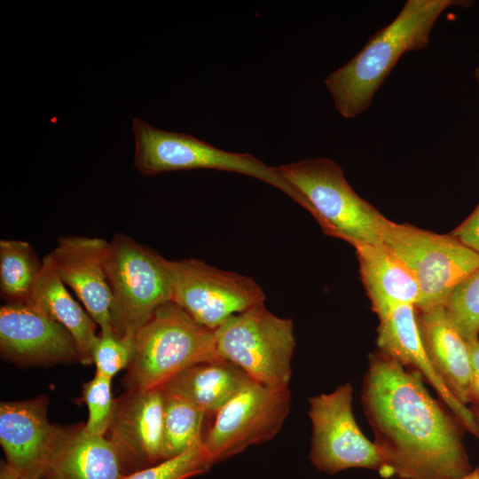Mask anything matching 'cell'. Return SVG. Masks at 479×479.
<instances>
[{"label":"cell","mask_w":479,"mask_h":479,"mask_svg":"<svg viewBox=\"0 0 479 479\" xmlns=\"http://www.w3.org/2000/svg\"><path fill=\"white\" fill-rule=\"evenodd\" d=\"M424 381L379 350L368 357L361 402L384 478L459 479L473 470L465 428L431 397Z\"/></svg>","instance_id":"cell-1"},{"label":"cell","mask_w":479,"mask_h":479,"mask_svg":"<svg viewBox=\"0 0 479 479\" xmlns=\"http://www.w3.org/2000/svg\"><path fill=\"white\" fill-rule=\"evenodd\" d=\"M461 0H407L394 20L377 31L325 84L338 113L353 118L369 107L379 87L405 52L426 48L439 16Z\"/></svg>","instance_id":"cell-2"},{"label":"cell","mask_w":479,"mask_h":479,"mask_svg":"<svg viewBox=\"0 0 479 479\" xmlns=\"http://www.w3.org/2000/svg\"><path fill=\"white\" fill-rule=\"evenodd\" d=\"M277 169L297 192L300 205L316 219L325 234L353 247L381 243L384 216L353 190L335 161L305 159Z\"/></svg>","instance_id":"cell-3"},{"label":"cell","mask_w":479,"mask_h":479,"mask_svg":"<svg viewBox=\"0 0 479 479\" xmlns=\"http://www.w3.org/2000/svg\"><path fill=\"white\" fill-rule=\"evenodd\" d=\"M128 390L162 388L182 370L219 358L215 332L200 325L173 301L161 305L135 335Z\"/></svg>","instance_id":"cell-4"},{"label":"cell","mask_w":479,"mask_h":479,"mask_svg":"<svg viewBox=\"0 0 479 479\" xmlns=\"http://www.w3.org/2000/svg\"><path fill=\"white\" fill-rule=\"evenodd\" d=\"M215 332L216 355L265 387L288 388L296 346L294 323L271 312L264 303L232 316Z\"/></svg>","instance_id":"cell-5"},{"label":"cell","mask_w":479,"mask_h":479,"mask_svg":"<svg viewBox=\"0 0 479 479\" xmlns=\"http://www.w3.org/2000/svg\"><path fill=\"white\" fill-rule=\"evenodd\" d=\"M137 169L145 176L199 169L230 171L249 176L280 190L296 203L297 192L268 166L247 153L219 149L192 135L159 130L139 118L132 119Z\"/></svg>","instance_id":"cell-6"},{"label":"cell","mask_w":479,"mask_h":479,"mask_svg":"<svg viewBox=\"0 0 479 479\" xmlns=\"http://www.w3.org/2000/svg\"><path fill=\"white\" fill-rule=\"evenodd\" d=\"M381 242L412 272L420 286L417 310L444 306L453 288L479 267V255L451 234H437L386 218Z\"/></svg>","instance_id":"cell-7"},{"label":"cell","mask_w":479,"mask_h":479,"mask_svg":"<svg viewBox=\"0 0 479 479\" xmlns=\"http://www.w3.org/2000/svg\"><path fill=\"white\" fill-rule=\"evenodd\" d=\"M105 271L123 337L137 330L171 301L167 259L124 233H116L105 257Z\"/></svg>","instance_id":"cell-8"},{"label":"cell","mask_w":479,"mask_h":479,"mask_svg":"<svg viewBox=\"0 0 479 479\" xmlns=\"http://www.w3.org/2000/svg\"><path fill=\"white\" fill-rule=\"evenodd\" d=\"M167 268L171 301L212 331L232 316L264 303L262 287L250 277L194 258L167 260Z\"/></svg>","instance_id":"cell-9"},{"label":"cell","mask_w":479,"mask_h":479,"mask_svg":"<svg viewBox=\"0 0 479 479\" xmlns=\"http://www.w3.org/2000/svg\"><path fill=\"white\" fill-rule=\"evenodd\" d=\"M353 388L349 382L330 393L309 398L311 422L310 460L318 471L334 475L350 468L383 472L378 448L359 428L352 410Z\"/></svg>","instance_id":"cell-10"},{"label":"cell","mask_w":479,"mask_h":479,"mask_svg":"<svg viewBox=\"0 0 479 479\" xmlns=\"http://www.w3.org/2000/svg\"><path fill=\"white\" fill-rule=\"evenodd\" d=\"M291 408L288 388L274 389L248 381L215 415L203 439L214 464L242 452L250 445L273 439Z\"/></svg>","instance_id":"cell-11"},{"label":"cell","mask_w":479,"mask_h":479,"mask_svg":"<svg viewBox=\"0 0 479 479\" xmlns=\"http://www.w3.org/2000/svg\"><path fill=\"white\" fill-rule=\"evenodd\" d=\"M107 247L108 241L101 238L69 235L59 237L46 256L100 327V333L123 338L105 271Z\"/></svg>","instance_id":"cell-12"},{"label":"cell","mask_w":479,"mask_h":479,"mask_svg":"<svg viewBox=\"0 0 479 479\" xmlns=\"http://www.w3.org/2000/svg\"><path fill=\"white\" fill-rule=\"evenodd\" d=\"M107 433L127 475L165 460L162 388L128 390L115 400Z\"/></svg>","instance_id":"cell-13"},{"label":"cell","mask_w":479,"mask_h":479,"mask_svg":"<svg viewBox=\"0 0 479 479\" xmlns=\"http://www.w3.org/2000/svg\"><path fill=\"white\" fill-rule=\"evenodd\" d=\"M2 356L23 365L79 361L70 333L26 302H5L0 308Z\"/></svg>","instance_id":"cell-14"},{"label":"cell","mask_w":479,"mask_h":479,"mask_svg":"<svg viewBox=\"0 0 479 479\" xmlns=\"http://www.w3.org/2000/svg\"><path fill=\"white\" fill-rule=\"evenodd\" d=\"M47 398L2 402L0 444L5 462L21 477L43 479L53 451L58 426L47 418Z\"/></svg>","instance_id":"cell-15"},{"label":"cell","mask_w":479,"mask_h":479,"mask_svg":"<svg viewBox=\"0 0 479 479\" xmlns=\"http://www.w3.org/2000/svg\"><path fill=\"white\" fill-rule=\"evenodd\" d=\"M376 344L380 352L406 369L420 373L423 380L433 387L444 404L465 430L479 438V430L472 410L450 391L424 348L413 304L398 305L380 320Z\"/></svg>","instance_id":"cell-16"},{"label":"cell","mask_w":479,"mask_h":479,"mask_svg":"<svg viewBox=\"0 0 479 479\" xmlns=\"http://www.w3.org/2000/svg\"><path fill=\"white\" fill-rule=\"evenodd\" d=\"M47 471L62 479H122L127 475L111 440L89 433L85 424L58 426Z\"/></svg>","instance_id":"cell-17"},{"label":"cell","mask_w":479,"mask_h":479,"mask_svg":"<svg viewBox=\"0 0 479 479\" xmlns=\"http://www.w3.org/2000/svg\"><path fill=\"white\" fill-rule=\"evenodd\" d=\"M360 277L379 320L401 304H417L420 286L407 266L382 243L354 247Z\"/></svg>","instance_id":"cell-18"},{"label":"cell","mask_w":479,"mask_h":479,"mask_svg":"<svg viewBox=\"0 0 479 479\" xmlns=\"http://www.w3.org/2000/svg\"><path fill=\"white\" fill-rule=\"evenodd\" d=\"M424 348L450 391L470 403V356L467 342L449 320L444 306L416 310Z\"/></svg>","instance_id":"cell-19"},{"label":"cell","mask_w":479,"mask_h":479,"mask_svg":"<svg viewBox=\"0 0 479 479\" xmlns=\"http://www.w3.org/2000/svg\"><path fill=\"white\" fill-rule=\"evenodd\" d=\"M250 381L235 364L216 358L182 370L162 389L191 402L206 414H216Z\"/></svg>","instance_id":"cell-20"},{"label":"cell","mask_w":479,"mask_h":479,"mask_svg":"<svg viewBox=\"0 0 479 479\" xmlns=\"http://www.w3.org/2000/svg\"><path fill=\"white\" fill-rule=\"evenodd\" d=\"M67 287L45 255L41 273L26 303L63 326L75 342L80 362L90 365L93 363L91 353L98 336V325Z\"/></svg>","instance_id":"cell-21"},{"label":"cell","mask_w":479,"mask_h":479,"mask_svg":"<svg viewBox=\"0 0 479 479\" xmlns=\"http://www.w3.org/2000/svg\"><path fill=\"white\" fill-rule=\"evenodd\" d=\"M40 261L24 240H0V294L5 302H26L41 273Z\"/></svg>","instance_id":"cell-22"},{"label":"cell","mask_w":479,"mask_h":479,"mask_svg":"<svg viewBox=\"0 0 479 479\" xmlns=\"http://www.w3.org/2000/svg\"><path fill=\"white\" fill-rule=\"evenodd\" d=\"M205 415L191 402L164 392L165 459L178 456L203 442L201 428Z\"/></svg>","instance_id":"cell-23"},{"label":"cell","mask_w":479,"mask_h":479,"mask_svg":"<svg viewBox=\"0 0 479 479\" xmlns=\"http://www.w3.org/2000/svg\"><path fill=\"white\" fill-rule=\"evenodd\" d=\"M444 308L449 320L467 342L478 339L479 267L453 288Z\"/></svg>","instance_id":"cell-24"},{"label":"cell","mask_w":479,"mask_h":479,"mask_svg":"<svg viewBox=\"0 0 479 479\" xmlns=\"http://www.w3.org/2000/svg\"><path fill=\"white\" fill-rule=\"evenodd\" d=\"M213 465L202 442L178 456L132 472L122 479H189L205 474Z\"/></svg>","instance_id":"cell-25"},{"label":"cell","mask_w":479,"mask_h":479,"mask_svg":"<svg viewBox=\"0 0 479 479\" xmlns=\"http://www.w3.org/2000/svg\"><path fill=\"white\" fill-rule=\"evenodd\" d=\"M111 381L112 379L95 373L82 387V397L88 408L85 427L92 435L106 436L108 431L115 405Z\"/></svg>","instance_id":"cell-26"},{"label":"cell","mask_w":479,"mask_h":479,"mask_svg":"<svg viewBox=\"0 0 479 479\" xmlns=\"http://www.w3.org/2000/svg\"><path fill=\"white\" fill-rule=\"evenodd\" d=\"M135 338L99 333L92 348L96 373L112 379L128 368L134 356Z\"/></svg>","instance_id":"cell-27"},{"label":"cell","mask_w":479,"mask_h":479,"mask_svg":"<svg viewBox=\"0 0 479 479\" xmlns=\"http://www.w3.org/2000/svg\"><path fill=\"white\" fill-rule=\"evenodd\" d=\"M450 234L479 255V203L471 215Z\"/></svg>","instance_id":"cell-28"},{"label":"cell","mask_w":479,"mask_h":479,"mask_svg":"<svg viewBox=\"0 0 479 479\" xmlns=\"http://www.w3.org/2000/svg\"><path fill=\"white\" fill-rule=\"evenodd\" d=\"M470 356V403L479 408V339L467 342Z\"/></svg>","instance_id":"cell-29"},{"label":"cell","mask_w":479,"mask_h":479,"mask_svg":"<svg viewBox=\"0 0 479 479\" xmlns=\"http://www.w3.org/2000/svg\"><path fill=\"white\" fill-rule=\"evenodd\" d=\"M0 479H21V475L7 462H4L1 465Z\"/></svg>","instance_id":"cell-30"},{"label":"cell","mask_w":479,"mask_h":479,"mask_svg":"<svg viewBox=\"0 0 479 479\" xmlns=\"http://www.w3.org/2000/svg\"><path fill=\"white\" fill-rule=\"evenodd\" d=\"M459 479H479V467H475L470 473Z\"/></svg>","instance_id":"cell-31"},{"label":"cell","mask_w":479,"mask_h":479,"mask_svg":"<svg viewBox=\"0 0 479 479\" xmlns=\"http://www.w3.org/2000/svg\"><path fill=\"white\" fill-rule=\"evenodd\" d=\"M43 479H62V478L59 475L51 471H46Z\"/></svg>","instance_id":"cell-32"},{"label":"cell","mask_w":479,"mask_h":479,"mask_svg":"<svg viewBox=\"0 0 479 479\" xmlns=\"http://www.w3.org/2000/svg\"><path fill=\"white\" fill-rule=\"evenodd\" d=\"M470 409L472 410L473 413H474V416L475 418V420H476V423H477V427H478V430H479V408L472 405L470 407Z\"/></svg>","instance_id":"cell-33"},{"label":"cell","mask_w":479,"mask_h":479,"mask_svg":"<svg viewBox=\"0 0 479 479\" xmlns=\"http://www.w3.org/2000/svg\"><path fill=\"white\" fill-rule=\"evenodd\" d=\"M475 79L477 81V83L479 85V63H478V65L476 66V67L475 69Z\"/></svg>","instance_id":"cell-34"},{"label":"cell","mask_w":479,"mask_h":479,"mask_svg":"<svg viewBox=\"0 0 479 479\" xmlns=\"http://www.w3.org/2000/svg\"><path fill=\"white\" fill-rule=\"evenodd\" d=\"M21 479H38V478H31V477H21Z\"/></svg>","instance_id":"cell-35"}]
</instances>
